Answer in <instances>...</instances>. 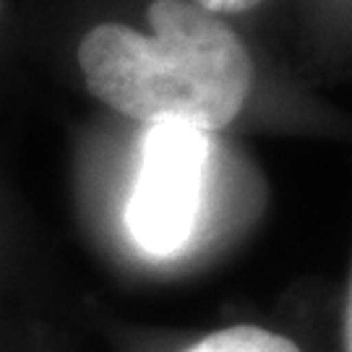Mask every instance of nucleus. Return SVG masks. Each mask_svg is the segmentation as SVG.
<instances>
[{"mask_svg":"<svg viewBox=\"0 0 352 352\" xmlns=\"http://www.w3.org/2000/svg\"><path fill=\"white\" fill-rule=\"evenodd\" d=\"M149 24L151 34L100 24L81 39L89 91L149 126L209 133L232 123L253 87V60L238 34L188 0H154Z\"/></svg>","mask_w":352,"mask_h":352,"instance_id":"obj_1","label":"nucleus"},{"mask_svg":"<svg viewBox=\"0 0 352 352\" xmlns=\"http://www.w3.org/2000/svg\"><path fill=\"white\" fill-rule=\"evenodd\" d=\"M209 139L180 123L149 126L126 206L133 243L149 256H173L188 245L201 209Z\"/></svg>","mask_w":352,"mask_h":352,"instance_id":"obj_2","label":"nucleus"},{"mask_svg":"<svg viewBox=\"0 0 352 352\" xmlns=\"http://www.w3.org/2000/svg\"><path fill=\"white\" fill-rule=\"evenodd\" d=\"M186 352H300V347L277 331L243 324L212 331Z\"/></svg>","mask_w":352,"mask_h":352,"instance_id":"obj_3","label":"nucleus"},{"mask_svg":"<svg viewBox=\"0 0 352 352\" xmlns=\"http://www.w3.org/2000/svg\"><path fill=\"white\" fill-rule=\"evenodd\" d=\"M261 0H196V6L206 13H243L258 6Z\"/></svg>","mask_w":352,"mask_h":352,"instance_id":"obj_4","label":"nucleus"},{"mask_svg":"<svg viewBox=\"0 0 352 352\" xmlns=\"http://www.w3.org/2000/svg\"><path fill=\"white\" fill-rule=\"evenodd\" d=\"M344 350L352 352V282L347 295V311H344Z\"/></svg>","mask_w":352,"mask_h":352,"instance_id":"obj_5","label":"nucleus"}]
</instances>
